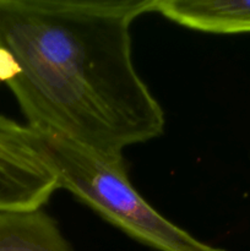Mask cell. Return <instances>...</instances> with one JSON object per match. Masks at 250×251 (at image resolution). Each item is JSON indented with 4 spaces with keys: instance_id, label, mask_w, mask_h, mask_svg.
<instances>
[{
    "instance_id": "1",
    "label": "cell",
    "mask_w": 250,
    "mask_h": 251,
    "mask_svg": "<svg viewBox=\"0 0 250 251\" xmlns=\"http://www.w3.org/2000/svg\"><path fill=\"white\" fill-rule=\"evenodd\" d=\"M156 0H0V83L26 125L109 159L162 136L131 26Z\"/></svg>"
},
{
    "instance_id": "2",
    "label": "cell",
    "mask_w": 250,
    "mask_h": 251,
    "mask_svg": "<svg viewBox=\"0 0 250 251\" xmlns=\"http://www.w3.org/2000/svg\"><path fill=\"white\" fill-rule=\"evenodd\" d=\"M42 141L59 189L131 239L157 251H228L201 242L150 205L130 181L124 158H104L55 137Z\"/></svg>"
},
{
    "instance_id": "3",
    "label": "cell",
    "mask_w": 250,
    "mask_h": 251,
    "mask_svg": "<svg viewBox=\"0 0 250 251\" xmlns=\"http://www.w3.org/2000/svg\"><path fill=\"white\" fill-rule=\"evenodd\" d=\"M56 190L41 135L0 115V212L41 210Z\"/></svg>"
},
{
    "instance_id": "4",
    "label": "cell",
    "mask_w": 250,
    "mask_h": 251,
    "mask_svg": "<svg viewBox=\"0 0 250 251\" xmlns=\"http://www.w3.org/2000/svg\"><path fill=\"white\" fill-rule=\"evenodd\" d=\"M154 12L194 31L250 33V0H156Z\"/></svg>"
},
{
    "instance_id": "5",
    "label": "cell",
    "mask_w": 250,
    "mask_h": 251,
    "mask_svg": "<svg viewBox=\"0 0 250 251\" xmlns=\"http://www.w3.org/2000/svg\"><path fill=\"white\" fill-rule=\"evenodd\" d=\"M0 251H75L43 208L0 212Z\"/></svg>"
}]
</instances>
